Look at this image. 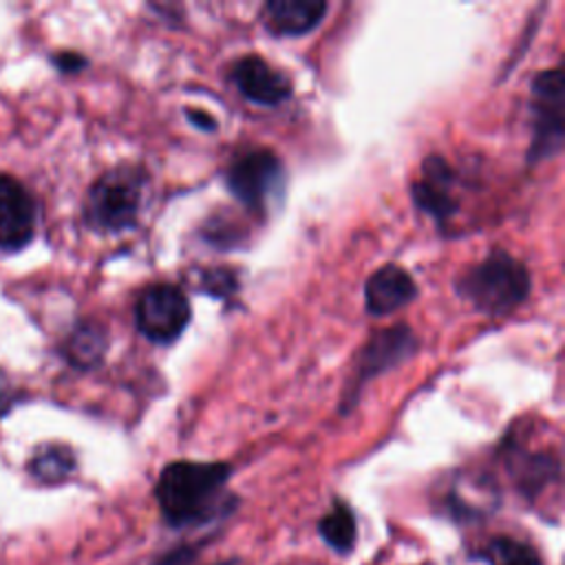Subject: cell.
I'll return each mask as SVG.
<instances>
[{"label":"cell","instance_id":"obj_1","mask_svg":"<svg viewBox=\"0 0 565 565\" xmlns=\"http://www.w3.org/2000/svg\"><path fill=\"white\" fill-rule=\"evenodd\" d=\"M227 463L212 461H174L168 463L157 481L154 494L163 519L183 527L205 523L225 508Z\"/></svg>","mask_w":565,"mask_h":565},{"label":"cell","instance_id":"obj_2","mask_svg":"<svg viewBox=\"0 0 565 565\" xmlns=\"http://www.w3.org/2000/svg\"><path fill=\"white\" fill-rule=\"evenodd\" d=\"M457 294L488 316H503L530 294L527 267L503 249L490 252L457 278Z\"/></svg>","mask_w":565,"mask_h":565},{"label":"cell","instance_id":"obj_3","mask_svg":"<svg viewBox=\"0 0 565 565\" xmlns=\"http://www.w3.org/2000/svg\"><path fill=\"white\" fill-rule=\"evenodd\" d=\"M146 172L139 166H117L102 174L88 190L84 216L95 232L117 234L135 227L141 201Z\"/></svg>","mask_w":565,"mask_h":565},{"label":"cell","instance_id":"obj_4","mask_svg":"<svg viewBox=\"0 0 565 565\" xmlns=\"http://www.w3.org/2000/svg\"><path fill=\"white\" fill-rule=\"evenodd\" d=\"M532 146L527 161L536 163L561 152L565 139V71H541L532 82Z\"/></svg>","mask_w":565,"mask_h":565},{"label":"cell","instance_id":"obj_5","mask_svg":"<svg viewBox=\"0 0 565 565\" xmlns=\"http://www.w3.org/2000/svg\"><path fill=\"white\" fill-rule=\"evenodd\" d=\"M285 168L267 148H254L232 159L225 172L230 192L252 212H267L282 192Z\"/></svg>","mask_w":565,"mask_h":565},{"label":"cell","instance_id":"obj_6","mask_svg":"<svg viewBox=\"0 0 565 565\" xmlns=\"http://www.w3.org/2000/svg\"><path fill=\"white\" fill-rule=\"evenodd\" d=\"M139 333L154 344L174 342L190 322V302L181 287L157 282L141 291L135 305Z\"/></svg>","mask_w":565,"mask_h":565},{"label":"cell","instance_id":"obj_7","mask_svg":"<svg viewBox=\"0 0 565 565\" xmlns=\"http://www.w3.org/2000/svg\"><path fill=\"white\" fill-rule=\"evenodd\" d=\"M415 351H417V338L406 324H395L391 329H382L375 335H371L358 355L353 382L347 386V395L342 399V411L347 413L358 402V395L369 380L402 364Z\"/></svg>","mask_w":565,"mask_h":565},{"label":"cell","instance_id":"obj_8","mask_svg":"<svg viewBox=\"0 0 565 565\" xmlns=\"http://www.w3.org/2000/svg\"><path fill=\"white\" fill-rule=\"evenodd\" d=\"M35 230V203L13 177L0 174V252L22 249Z\"/></svg>","mask_w":565,"mask_h":565},{"label":"cell","instance_id":"obj_9","mask_svg":"<svg viewBox=\"0 0 565 565\" xmlns=\"http://www.w3.org/2000/svg\"><path fill=\"white\" fill-rule=\"evenodd\" d=\"M232 79L243 97L258 106H278L291 95V82L258 55L241 57L232 66Z\"/></svg>","mask_w":565,"mask_h":565},{"label":"cell","instance_id":"obj_10","mask_svg":"<svg viewBox=\"0 0 565 565\" xmlns=\"http://www.w3.org/2000/svg\"><path fill=\"white\" fill-rule=\"evenodd\" d=\"M455 174L444 157H428L422 163V177L411 185L413 201L426 214H430L439 225L457 212V201L450 194Z\"/></svg>","mask_w":565,"mask_h":565},{"label":"cell","instance_id":"obj_11","mask_svg":"<svg viewBox=\"0 0 565 565\" xmlns=\"http://www.w3.org/2000/svg\"><path fill=\"white\" fill-rule=\"evenodd\" d=\"M417 296L413 276L397 265H382L375 269L364 285V305L371 316H386Z\"/></svg>","mask_w":565,"mask_h":565},{"label":"cell","instance_id":"obj_12","mask_svg":"<svg viewBox=\"0 0 565 565\" xmlns=\"http://www.w3.org/2000/svg\"><path fill=\"white\" fill-rule=\"evenodd\" d=\"M324 13V0H269L260 15L263 24L274 35H302L316 29Z\"/></svg>","mask_w":565,"mask_h":565},{"label":"cell","instance_id":"obj_13","mask_svg":"<svg viewBox=\"0 0 565 565\" xmlns=\"http://www.w3.org/2000/svg\"><path fill=\"white\" fill-rule=\"evenodd\" d=\"M106 351V333L99 324L82 322L73 329L66 342V355L75 366L90 369L95 366Z\"/></svg>","mask_w":565,"mask_h":565},{"label":"cell","instance_id":"obj_14","mask_svg":"<svg viewBox=\"0 0 565 565\" xmlns=\"http://www.w3.org/2000/svg\"><path fill=\"white\" fill-rule=\"evenodd\" d=\"M318 532L329 547L347 554L355 543V519L344 503H333V508L320 519Z\"/></svg>","mask_w":565,"mask_h":565},{"label":"cell","instance_id":"obj_15","mask_svg":"<svg viewBox=\"0 0 565 565\" xmlns=\"http://www.w3.org/2000/svg\"><path fill=\"white\" fill-rule=\"evenodd\" d=\"M75 468V457L66 446H44L31 461V472L42 481H60Z\"/></svg>","mask_w":565,"mask_h":565},{"label":"cell","instance_id":"obj_16","mask_svg":"<svg viewBox=\"0 0 565 565\" xmlns=\"http://www.w3.org/2000/svg\"><path fill=\"white\" fill-rule=\"evenodd\" d=\"M481 558L488 565H541L536 552L530 545L508 536L490 541L481 552Z\"/></svg>","mask_w":565,"mask_h":565},{"label":"cell","instance_id":"obj_17","mask_svg":"<svg viewBox=\"0 0 565 565\" xmlns=\"http://www.w3.org/2000/svg\"><path fill=\"white\" fill-rule=\"evenodd\" d=\"M201 282H203V291H207L212 296H227V294H232L236 289V278L227 269L205 271Z\"/></svg>","mask_w":565,"mask_h":565},{"label":"cell","instance_id":"obj_18","mask_svg":"<svg viewBox=\"0 0 565 565\" xmlns=\"http://www.w3.org/2000/svg\"><path fill=\"white\" fill-rule=\"evenodd\" d=\"M11 404H13V386H11L9 377L0 371V417L4 413H9Z\"/></svg>","mask_w":565,"mask_h":565},{"label":"cell","instance_id":"obj_19","mask_svg":"<svg viewBox=\"0 0 565 565\" xmlns=\"http://www.w3.org/2000/svg\"><path fill=\"white\" fill-rule=\"evenodd\" d=\"M188 119L190 121H194L199 128H203V130H212V128H216V121H214V117L212 115H207V113H201V110H188Z\"/></svg>","mask_w":565,"mask_h":565},{"label":"cell","instance_id":"obj_20","mask_svg":"<svg viewBox=\"0 0 565 565\" xmlns=\"http://www.w3.org/2000/svg\"><path fill=\"white\" fill-rule=\"evenodd\" d=\"M57 64L62 66V71H77L79 66H84V60L75 53H64L62 57H57Z\"/></svg>","mask_w":565,"mask_h":565}]
</instances>
